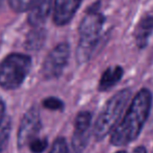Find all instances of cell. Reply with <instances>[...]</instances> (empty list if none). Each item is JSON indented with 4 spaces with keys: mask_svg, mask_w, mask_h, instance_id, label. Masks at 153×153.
<instances>
[{
    "mask_svg": "<svg viewBox=\"0 0 153 153\" xmlns=\"http://www.w3.org/2000/svg\"><path fill=\"white\" fill-rule=\"evenodd\" d=\"M152 106V94L148 89H141L131 100L125 115L111 134L114 146H126L141 134Z\"/></svg>",
    "mask_w": 153,
    "mask_h": 153,
    "instance_id": "cell-1",
    "label": "cell"
},
{
    "mask_svg": "<svg viewBox=\"0 0 153 153\" xmlns=\"http://www.w3.org/2000/svg\"><path fill=\"white\" fill-rule=\"evenodd\" d=\"M105 17L100 10V3L92 4L85 12L78 27L79 41L76 49V61L79 65L92 59L102 39Z\"/></svg>",
    "mask_w": 153,
    "mask_h": 153,
    "instance_id": "cell-2",
    "label": "cell"
},
{
    "mask_svg": "<svg viewBox=\"0 0 153 153\" xmlns=\"http://www.w3.org/2000/svg\"><path fill=\"white\" fill-rule=\"evenodd\" d=\"M131 92L123 89L111 97L97 117L93 127V135L96 141H101L114 131L121 121L125 108L127 107Z\"/></svg>",
    "mask_w": 153,
    "mask_h": 153,
    "instance_id": "cell-3",
    "label": "cell"
},
{
    "mask_svg": "<svg viewBox=\"0 0 153 153\" xmlns=\"http://www.w3.org/2000/svg\"><path fill=\"white\" fill-rule=\"evenodd\" d=\"M32 61L23 53H12L0 62V88L13 91L21 87L30 72Z\"/></svg>",
    "mask_w": 153,
    "mask_h": 153,
    "instance_id": "cell-4",
    "label": "cell"
},
{
    "mask_svg": "<svg viewBox=\"0 0 153 153\" xmlns=\"http://www.w3.org/2000/svg\"><path fill=\"white\" fill-rule=\"evenodd\" d=\"M70 57V45L67 42L59 43L47 54L43 62L42 74L45 79L59 78L67 67Z\"/></svg>",
    "mask_w": 153,
    "mask_h": 153,
    "instance_id": "cell-5",
    "label": "cell"
},
{
    "mask_svg": "<svg viewBox=\"0 0 153 153\" xmlns=\"http://www.w3.org/2000/svg\"><path fill=\"white\" fill-rule=\"evenodd\" d=\"M42 128L40 111L36 106H32L22 117L17 132V144L18 148L28 146L33 139L38 137V133Z\"/></svg>",
    "mask_w": 153,
    "mask_h": 153,
    "instance_id": "cell-6",
    "label": "cell"
},
{
    "mask_svg": "<svg viewBox=\"0 0 153 153\" xmlns=\"http://www.w3.org/2000/svg\"><path fill=\"white\" fill-rule=\"evenodd\" d=\"M92 125V114L88 111H82L77 114L74 121V130L72 135V150L74 153H82L90 139Z\"/></svg>",
    "mask_w": 153,
    "mask_h": 153,
    "instance_id": "cell-7",
    "label": "cell"
},
{
    "mask_svg": "<svg viewBox=\"0 0 153 153\" xmlns=\"http://www.w3.org/2000/svg\"><path fill=\"white\" fill-rule=\"evenodd\" d=\"M82 0H55L53 7V22L62 26L70 22L78 10Z\"/></svg>",
    "mask_w": 153,
    "mask_h": 153,
    "instance_id": "cell-8",
    "label": "cell"
},
{
    "mask_svg": "<svg viewBox=\"0 0 153 153\" xmlns=\"http://www.w3.org/2000/svg\"><path fill=\"white\" fill-rule=\"evenodd\" d=\"M55 0H38L33 6L29 10L28 20L29 24L33 27H40L46 21L47 17L50 15L51 10L54 7Z\"/></svg>",
    "mask_w": 153,
    "mask_h": 153,
    "instance_id": "cell-9",
    "label": "cell"
},
{
    "mask_svg": "<svg viewBox=\"0 0 153 153\" xmlns=\"http://www.w3.org/2000/svg\"><path fill=\"white\" fill-rule=\"evenodd\" d=\"M153 33V15H146L139 21L134 30V41L137 48L144 49Z\"/></svg>",
    "mask_w": 153,
    "mask_h": 153,
    "instance_id": "cell-10",
    "label": "cell"
},
{
    "mask_svg": "<svg viewBox=\"0 0 153 153\" xmlns=\"http://www.w3.org/2000/svg\"><path fill=\"white\" fill-rule=\"evenodd\" d=\"M124 70L121 66H113L108 67L104 72L102 73L99 80L98 89L100 92H106L114 88L120 80L122 79Z\"/></svg>",
    "mask_w": 153,
    "mask_h": 153,
    "instance_id": "cell-11",
    "label": "cell"
},
{
    "mask_svg": "<svg viewBox=\"0 0 153 153\" xmlns=\"http://www.w3.org/2000/svg\"><path fill=\"white\" fill-rule=\"evenodd\" d=\"M45 40L44 29H36L29 33L26 41V47L29 50H38L43 45Z\"/></svg>",
    "mask_w": 153,
    "mask_h": 153,
    "instance_id": "cell-12",
    "label": "cell"
},
{
    "mask_svg": "<svg viewBox=\"0 0 153 153\" xmlns=\"http://www.w3.org/2000/svg\"><path fill=\"white\" fill-rule=\"evenodd\" d=\"M10 130H12V122L10 118H5L2 124L0 125V153L4 150L10 140Z\"/></svg>",
    "mask_w": 153,
    "mask_h": 153,
    "instance_id": "cell-13",
    "label": "cell"
},
{
    "mask_svg": "<svg viewBox=\"0 0 153 153\" xmlns=\"http://www.w3.org/2000/svg\"><path fill=\"white\" fill-rule=\"evenodd\" d=\"M7 1L14 12L23 13L30 10L38 0H7Z\"/></svg>",
    "mask_w": 153,
    "mask_h": 153,
    "instance_id": "cell-14",
    "label": "cell"
},
{
    "mask_svg": "<svg viewBox=\"0 0 153 153\" xmlns=\"http://www.w3.org/2000/svg\"><path fill=\"white\" fill-rule=\"evenodd\" d=\"M48 147V140L45 137H36L28 144V148L32 153H43Z\"/></svg>",
    "mask_w": 153,
    "mask_h": 153,
    "instance_id": "cell-15",
    "label": "cell"
},
{
    "mask_svg": "<svg viewBox=\"0 0 153 153\" xmlns=\"http://www.w3.org/2000/svg\"><path fill=\"white\" fill-rule=\"evenodd\" d=\"M42 104L45 108L50 111H62L65 107L64 102L56 97H47L43 100Z\"/></svg>",
    "mask_w": 153,
    "mask_h": 153,
    "instance_id": "cell-16",
    "label": "cell"
},
{
    "mask_svg": "<svg viewBox=\"0 0 153 153\" xmlns=\"http://www.w3.org/2000/svg\"><path fill=\"white\" fill-rule=\"evenodd\" d=\"M49 153H69V147L67 141L64 137H59L53 142Z\"/></svg>",
    "mask_w": 153,
    "mask_h": 153,
    "instance_id": "cell-17",
    "label": "cell"
},
{
    "mask_svg": "<svg viewBox=\"0 0 153 153\" xmlns=\"http://www.w3.org/2000/svg\"><path fill=\"white\" fill-rule=\"evenodd\" d=\"M5 119V104L3 101L0 99V125L2 124V122Z\"/></svg>",
    "mask_w": 153,
    "mask_h": 153,
    "instance_id": "cell-18",
    "label": "cell"
},
{
    "mask_svg": "<svg viewBox=\"0 0 153 153\" xmlns=\"http://www.w3.org/2000/svg\"><path fill=\"white\" fill-rule=\"evenodd\" d=\"M131 153H147V149L144 146H139V147L134 148Z\"/></svg>",
    "mask_w": 153,
    "mask_h": 153,
    "instance_id": "cell-19",
    "label": "cell"
},
{
    "mask_svg": "<svg viewBox=\"0 0 153 153\" xmlns=\"http://www.w3.org/2000/svg\"><path fill=\"white\" fill-rule=\"evenodd\" d=\"M116 153H127V152L124 151V150H120V151H118V152H116Z\"/></svg>",
    "mask_w": 153,
    "mask_h": 153,
    "instance_id": "cell-20",
    "label": "cell"
},
{
    "mask_svg": "<svg viewBox=\"0 0 153 153\" xmlns=\"http://www.w3.org/2000/svg\"><path fill=\"white\" fill-rule=\"evenodd\" d=\"M3 2V0H0V5H1V3Z\"/></svg>",
    "mask_w": 153,
    "mask_h": 153,
    "instance_id": "cell-21",
    "label": "cell"
}]
</instances>
